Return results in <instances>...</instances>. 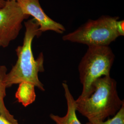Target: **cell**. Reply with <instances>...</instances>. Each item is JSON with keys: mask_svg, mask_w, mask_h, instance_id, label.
<instances>
[{"mask_svg": "<svg viewBox=\"0 0 124 124\" xmlns=\"http://www.w3.org/2000/svg\"><path fill=\"white\" fill-rule=\"evenodd\" d=\"M123 104L124 100L118 93L117 82L110 75L95 80L87 96L75 100L76 111L93 124L102 122L115 115Z\"/></svg>", "mask_w": 124, "mask_h": 124, "instance_id": "obj_1", "label": "cell"}, {"mask_svg": "<svg viewBox=\"0 0 124 124\" xmlns=\"http://www.w3.org/2000/svg\"><path fill=\"white\" fill-rule=\"evenodd\" d=\"M25 32L22 46H18L16 52L18 60L11 71L7 74V87L18 84L22 82H27L44 91L43 84L38 77L39 72L44 71V58L42 53L35 59L32 50V43L34 38L39 37L42 33L39 31V25L32 18L24 23Z\"/></svg>", "mask_w": 124, "mask_h": 124, "instance_id": "obj_2", "label": "cell"}, {"mask_svg": "<svg viewBox=\"0 0 124 124\" xmlns=\"http://www.w3.org/2000/svg\"><path fill=\"white\" fill-rule=\"evenodd\" d=\"M78 66L83 88L80 98L88 94L91 85L98 78L110 76L115 55L109 46H90Z\"/></svg>", "mask_w": 124, "mask_h": 124, "instance_id": "obj_3", "label": "cell"}, {"mask_svg": "<svg viewBox=\"0 0 124 124\" xmlns=\"http://www.w3.org/2000/svg\"><path fill=\"white\" fill-rule=\"evenodd\" d=\"M119 17L102 15L96 20L89 19L75 31L62 37L68 41L90 46H109L120 36L116 23Z\"/></svg>", "mask_w": 124, "mask_h": 124, "instance_id": "obj_4", "label": "cell"}, {"mask_svg": "<svg viewBox=\"0 0 124 124\" xmlns=\"http://www.w3.org/2000/svg\"><path fill=\"white\" fill-rule=\"evenodd\" d=\"M29 16L23 13L17 1H6L0 8V46L6 47L18 36L22 23Z\"/></svg>", "mask_w": 124, "mask_h": 124, "instance_id": "obj_5", "label": "cell"}, {"mask_svg": "<svg viewBox=\"0 0 124 124\" xmlns=\"http://www.w3.org/2000/svg\"><path fill=\"white\" fill-rule=\"evenodd\" d=\"M23 13L31 16L39 25L41 33L53 31L62 34L66 29L64 26L48 17L42 8L39 0H19L17 1Z\"/></svg>", "mask_w": 124, "mask_h": 124, "instance_id": "obj_6", "label": "cell"}, {"mask_svg": "<svg viewBox=\"0 0 124 124\" xmlns=\"http://www.w3.org/2000/svg\"><path fill=\"white\" fill-rule=\"evenodd\" d=\"M67 105V111L64 116H59L51 114L50 117L55 124H82L78 120L76 114L75 100L73 98L66 82L62 83Z\"/></svg>", "mask_w": 124, "mask_h": 124, "instance_id": "obj_7", "label": "cell"}, {"mask_svg": "<svg viewBox=\"0 0 124 124\" xmlns=\"http://www.w3.org/2000/svg\"><path fill=\"white\" fill-rule=\"evenodd\" d=\"M7 69L5 66H0V117L13 124H18V120L12 115L5 105L4 99L6 96Z\"/></svg>", "mask_w": 124, "mask_h": 124, "instance_id": "obj_8", "label": "cell"}, {"mask_svg": "<svg viewBox=\"0 0 124 124\" xmlns=\"http://www.w3.org/2000/svg\"><path fill=\"white\" fill-rule=\"evenodd\" d=\"M35 85L27 82H22L19 84L15 97L23 106L27 107L35 101Z\"/></svg>", "mask_w": 124, "mask_h": 124, "instance_id": "obj_9", "label": "cell"}, {"mask_svg": "<svg viewBox=\"0 0 124 124\" xmlns=\"http://www.w3.org/2000/svg\"><path fill=\"white\" fill-rule=\"evenodd\" d=\"M86 124H93L88 122ZM95 124H124V104L112 118Z\"/></svg>", "mask_w": 124, "mask_h": 124, "instance_id": "obj_10", "label": "cell"}, {"mask_svg": "<svg viewBox=\"0 0 124 124\" xmlns=\"http://www.w3.org/2000/svg\"><path fill=\"white\" fill-rule=\"evenodd\" d=\"M124 21L120 20V21H117L116 23V30L118 32L120 36H124Z\"/></svg>", "mask_w": 124, "mask_h": 124, "instance_id": "obj_11", "label": "cell"}, {"mask_svg": "<svg viewBox=\"0 0 124 124\" xmlns=\"http://www.w3.org/2000/svg\"><path fill=\"white\" fill-rule=\"evenodd\" d=\"M0 124H13L4 118L0 117Z\"/></svg>", "mask_w": 124, "mask_h": 124, "instance_id": "obj_12", "label": "cell"}, {"mask_svg": "<svg viewBox=\"0 0 124 124\" xmlns=\"http://www.w3.org/2000/svg\"><path fill=\"white\" fill-rule=\"evenodd\" d=\"M6 3L5 0H0V8L4 7Z\"/></svg>", "mask_w": 124, "mask_h": 124, "instance_id": "obj_13", "label": "cell"}, {"mask_svg": "<svg viewBox=\"0 0 124 124\" xmlns=\"http://www.w3.org/2000/svg\"><path fill=\"white\" fill-rule=\"evenodd\" d=\"M6 1H17L19 0H5Z\"/></svg>", "mask_w": 124, "mask_h": 124, "instance_id": "obj_14", "label": "cell"}, {"mask_svg": "<svg viewBox=\"0 0 124 124\" xmlns=\"http://www.w3.org/2000/svg\"></svg>", "mask_w": 124, "mask_h": 124, "instance_id": "obj_15", "label": "cell"}]
</instances>
